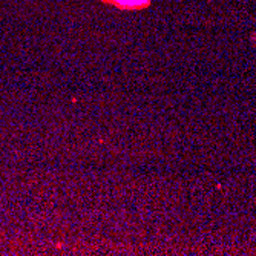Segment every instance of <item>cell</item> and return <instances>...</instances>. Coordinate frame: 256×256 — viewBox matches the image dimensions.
<instances>
[{
	"mask_svg": "<svg viewBox=\"0 0 256 256\" xmlns=\"http://www.w3.org/2000/svg\"><path fill=\"white\" fill-rule=\"evenodd\" d=\"M104 2L112 4L122 10H142L150 4L149 0H104Z\"/></svg>",
	"mask_w": 256,
	"mask_h": 256,
	"instance_id": "1",
	"label": "cell"
}]
</instances>
